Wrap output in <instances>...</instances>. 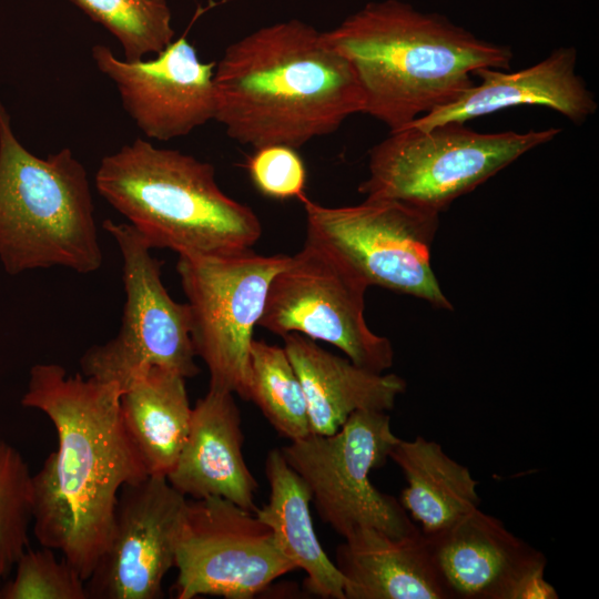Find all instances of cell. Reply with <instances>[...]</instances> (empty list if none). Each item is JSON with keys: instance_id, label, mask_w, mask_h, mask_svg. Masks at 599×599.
<instances>
[{"instance_id": "cell-1", "label": "cell", "mask_w": 599, "mask_h": 599, "mask_svg": "<svg viewBox=\"0 0 599 599\" xmlns=\"http://www.w3.org/2000/svg\"><path fill=\"white\" fill-rule=\"evenodd\" d=\"M115 383L31 367L21 397L52 423L58 446L33 474L32 531L87 581L104 552L123 486L148 476L122 423Z\"/></svg>"}, {"instance_id": "cell-2", "label": "cell", "mask_w": 599, "mask_h": 599, "mask_svg": "<svg viewBox=\"0 0 599 599\" xmlns=\"http://www.w3.org/2000/svg\"><path fill=\"white\" fill-rule=\"evenodd\" d=\"M215 118L254 149H298L363 113L364 93L349 62L323 32L290 19L231 43L215 64Z\"/></svg>"}, {"instance_id": "cell-3", "label": "cell", "mask_w": 599, "mask_h": 599, "mask_svg": "<svg viewBox=\"0 0 599 599\" xmlns=\"http://www.w3.org/2000/svg\"><path fill=\"white\" fill-rule=\"evenodd\" d=\"M323 37L353 68L363 113L390 132L457 100L475 70H506L512 59L509 47L398 0L369 2Z\"/></svg>"}, {"instance_id": "cell-4", "label": "cell", "mask_w": 599, "mask_h": 599, "mask_svg": "<svg viewBox=\"0 0 599 599\" xmlns=\"http://www.w3.org/2000/svg\"><path fill=\"white\" fill-rule=\"evenodd\" d=\"M94 181L152 250L234 254L251 250L262 234L254 211L220 189L212 164L141 138L104 156Z\"/></svg>"}, {"instance_id": "cell-5", "label": "cell", "mask_w": 599, "mask_h": 599, "mask_svg": "<svg viewBox=\"0 0 599 599\" xmlns=\"http://www.w3.org/2000/svg\"><path fill=\"white\" fill-rule=\"evenodd\" d=\"M0 262L9 275L103 263L90 181L69 148L39 158L16 138L0 102Z\"/></svg>"}, {"instance_id": "cell-6", "label": "cell", "mask_w": 599, "mask_h": 599, "mask_svg": "<svg viewBox=\"0 0 599 599\" xmlns=\"http://www.w3.org/2000/svg\"><path fill=\"white\" fill-rule=\"evenodd\" d=\"M558 128L481 133L461 122L405 126L374 145L366 199H389L440 213L528 151L554 140Z\"/></svg>"}, {"instance_id": "cell-7", "label": "cell", "mask_w": 599, "mask_h": 599, "mask_svg": "<svg viewBox=\"0 0 599 599\" xmlns=\"http://www.w3.org/2000/svg\"><path fill=\"white\" fill-rule=\"evenodd\" d=\"M306 215V241L354 270L368 286L410 295L451 311L430 264L439 213L389 199H366L331 207L300 197Z\"/></svg>"}, {"instance_id": "cell-8", "label": "cell", "mask_w": 599, "mask_h": 599, "mask_svg": "<svg viewBox=\"0 0 599 599\" xmlns=\"http://www.w3.org/2000/svg\"><path fill=\"white\" fill-rule=\"evenodd\" d=\"M397 440L386 412L357 410L336 433H311L281 451L308 488L321 519L336 534L345 538L370 527L400 537L420 529L399 500L369 479Z\"/></svg>"}, {"instance_id": "cell-9", "label": "cell", "mask_w": 599, "mask_h": 599, "mask_svg": "<svg viewBox=\"0 0 599 599\" xmlns=\"http://www.w3.org/2000/svg\"><path fill=\"white\" fill-rule=\"evenodd\" d=\"M122 257L125 303L120 329L80 358L81 374L115 383L121 389L152 367L194 377L200 368L191 338L186 303L175 302L161 280V262L129 223L103 222Z\"/></svg>"}, {"instance_id": "cell-10", "label": "cell", "mask_w": 599, "mask_h": 599, "mask_svg": "<svg viewBox=\"0 0 599 599\" xmlns=\"http://www.w3.org/2000/svg\"><path fill=\"white\" fill-rule=\"evenodd\" d=\"M288 258L251 250L225 255H179L176 270L187 298L192 344L207 367L209 388L247 400L253 331L270 284Z\"/></svg>"}, {"instance_id": "cell-11", "label": "cell", "mask_w": 599, "mask_h": 599, "mask_svg": "<svg viewBox=\"0 0 599 599\" xmlns=\"http://www.w3.org/2000/svg\"><path fill=\"white\" fill-rule=\"evenodd\" d=\"M367 287L343 261L305 241L273 277L257 325L281 337L297 333L328 343L354 364L384 373L393 366L394 349L365 321Z\"/></svg>"}, {"instance_id": "cell-12", "label": "cell", "mask_w": 599, "mask_h": 599, "mask_svg": "<svg viewBox=\"0 0 599 599\" xmlns=\"http://www.w3.org/2000/svg\"><path fill=\"white\" fill-rule=\"evenodd\" d=\"M174 567L176 599H251L295 570L271 528L222 497L187 499Z\"/></svg>"}, {"instance_id": "cell-13", "label": "cell", "mask_w": 599, "mask_h": 599, "mask_svg": "<svg viewBox=\"0 0 599 599\" xmlns=\"http://www.w3.org/2000/svg\"><path fill=\"white\" fill-rule=\"evenodd\" d=\"M186 502L165 477L123 486L108 546L85 581L89 599L162 598Z\"/></svg>"}, {"instance_id": "cell-14", "label": "cell", "mask_w": 599, "mask_h": 599, "mask_svg": "<svg viewBox=\"0 0 599 599\" xmlns=\"http://www.w3.org/2000/svg\"><path fill=\"white\" fill-rule=\"evenodd\" d=\"M92 58L114 82L125 111L148 138L185 136L215 118L216 63L202 62L185 37L151 60H122L103 44L92 48Z\"/></svg>"}, {"instance_id": "cell-15", "label": "cell", "mask_w": 599, "mask_h": 599, "mask_svg": "<svg viewBox=\"0 0 599 599\" xmlns=\"http://www.w3.org/2000/svg\"><path fill=\"white\" fill-rule=\"evenodd\" d=\"M424 537L446 599H524L544 577L545 555L479 508Z\"/></svg>"}, {"instance_id": "cell-16", "label": "cell", "mask_w": 599, "mask_h": 599, "mask_svg": "<svg viewBox=\"0 0 599 599\" xmlns=\"http://www.w3.org/2000/svg\"><path fill=\"white\" fill-rule=\"evenodd\" d=\"M577 49L556 48L544 60L516 72L479 68L480 79L454 102L407 124L428 129L447 122L466 123L478 116L518 105L550 108L580 124L598 108L593 93L577 73ZM405 128V126H404Z\"/></svg>"}, {"instance_id": "cell-17", "label": "cell", "mask_w": 599, "mask_h": 599, "mask_svg": "<svg viewBox=\"0 0 599 599\" xmlns=\"http://www.w3.org/2000/svg\"><path fill=\"white\" fill-rule=\"evenodd\" d=\"M241 414L234 394L209 388L192 407L189 432L166 476L191 499L222 497L254 512L258 485L242 453Z\"/></svg>"}, {"instance_id": "cell-18", "label": "cell", "mask_w": 599, "mask_h": 599, "mask_svg": "<svg viewBox=\"0 0 599 599\" xmlns=\"http://www.w3.org/2000/svg\"><path fill=\"white\" fill-rule=\"evenodd\" d=\"M282 338L304 392L313 434L336 433L357 410H390L406 390L400 376L363 368L304 335Z\"/></svg>"}, {"instance_id": "cell-19", "label": "cell", "mask_w": 599, "mask_h": 599, "mask_svg": "<svg viewBox=\"0 0 599 599\" xmlns=\"http://www.w3.org/2000/svg\"><path fill=\"white\" fill-rule=\"evenodd\" d=\"M345 599H446L422 530L393 537L359 528L336 549Z\"/></svg>"}, {"instance_id": "cell-20", "label": "cell", "mask_w": 599, "mask_h": 599, "mask_svg": "<svg viewBox=\"0 0 599 599\" xmlns=\"http://www.w3.org/2000/svg\"><path fill=\"white\" fill-rule=\"evenodd\" d=\"M185 379L152 367L122 389V423L148 476L166 478L184 445L192 414Z\"/></svg>"}, {"instance_id": "cell-21", "label": "cell", "mask_w": 599, "mask_h": 599, "mask_svg": "<svg viewBox=\"0 0 599 599\" xmlns=\"http://www.w3.org/2000/svg\"><path fill=\"white\" fill-rule=\"evenodd\" d=\"M264 469L270 496L255 515L271 528L281 552L295 569L306 573L304 586L308 592L325 599H345L343 577L315 534L305 483L281 449L270 450Z\"/></svg>"}, {"instance_id": "cell-22", "label": "cell", "mask_w": 599, "mask_h": 599, "mask_svg": "<svg viewBox=\"0 0 599 599\" xmlns=\"http://www.w3.org/2000/svg\"><path fill=\"white\" fill-rule=\"evenodd\" d=\"M388 457L403 471L407 486L400 504L432 535L479 508V496L470 470L450 458L441 446L422 436L398 438Z\"/></svg>"}, {"instance_id": "cell-23", "label": "cell", "mask_w": 599, "mask_h": 599, "mask_svg": "<svg viewBox=\"0 0 599 599\" xmlns=\"http://www.w3.org/2000/svg\"><path fill=\"white\" fill-rule=\"evenodd\" d=\"M247 400L256 404L280 436L293 441L312 433L304 392L284 346L252 341Z\"/></svg>"}, {"instance_id": "cell-24", "label": "cell", "mask_w": 599, "mask_h": 599, "mask_svg": "<svg viewBox=\"0 0 599 599\" xmlns=\"http://www.w3.org/2000/svg\"><path fill=\"white\" fill-rule=\"evenodd\" d=\"M121 44L124 60L158 54L174 38L166 0H70Z\"/></svg>"}, {"instance_id": "cell-25", "label": "cell", "mask_w": 599, "mask_h": 599, "mask_svg": "<svg viewBox=\"0 0 599 599\" xmlns=\"http://www.w3.org/2000/svg\"><path fill=\"white\" fill-rule=\"evenodd\" d=\"M32 476L22 454L0 434V588L29 548Z\"/></svg>"}, {"instance_id": "cell-26", "label": "cell", "mask_w": 599, "mask_h": 599, "mask_svg": "<svg viewBox=\"0 0 599 599\" xmlns=\"http://www.w3.org/2000/svg\"><path fill=\"white\" fill-rule=\"evenodd\" d=\"M12 572L0 588V599H89L85 580L49 547H29Z\"/></svg>"}, {"instance_id": "cell-27", "label": "cell", "mask_w": 599, "mask_h": 599, "mask_svg": "<svg viewBox=\"0 0 599 599\" xmlns=\"http://www.w3.org/2000/svg\"><path fill=\"white\" fill-rule=\"evenodd\" d=\"M247 170L256 189L268 197L300 199L304 194L306 170L294 148L275 144L255 149Z\"/></svg>"}]
</instances>
